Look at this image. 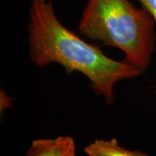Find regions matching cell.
Instances as JSON below:
<instances>
[{"mask_svg": "<svg viewBox=\"0 0 156 156\" xmlns=\"http://www.w3.org/2000/svg\"><path fill=\"white\" fill-rule=\"evenodd\" d=\"M84 153L86 156H148L140 151L124 147L115 138L95 140L84 147Z\"/></svg>", "mask_w": 156, "mask_h": 156, "instance_id": "277c9868", "label": "cell"}, {"mask_svg": "<svg viewBox=\"0 0 156 156\" xmlns=\"http://www.w3.org/2000/svg\"><path fill=\"white\" fill-rule=\"evenodd\" d=\"M29 54L38 67L57 63L68 75L82 73L95 94L108 105L115 100L117 83L140 76L142 73L126 61H116L62 25L51 0H31L30 8Z\"/></svg>", "mask_w": 156, "mask_h": 156, "instance_id": "6da1fadb", "label": "cell"}, {"mask_svg": "<svg viewBox=\"0 0 156 156\" xmlns=\"http://www.w3.org/2000/svg\"><path fill=\"white\" fill-rule=\"evenodd\" d=\"M155 20L129 0H88L78 31L103 46L116 48L124 61L145 72L155 50Z\"/></svg>", "mask_w": 156, "mask_h": 156, "instance_id": "7a4b0ae2", "label": "cell"}, {"mask_svg": "<svg viewBox=\"0 0 156 156\" xmlns=\"http://www.w3.org/2000/svg\"><path fill=\"white\" fill-rule=\"evenodd\" d=\"M142 7L146 9L154 18L156 23V0H138Z\"/></svg>", "mask_w": 156, "mask_h": 156, "instance_id": "5b68a950", "label": "cell"}, {"mask_svg": "<svg viewBox=\"0 0 156 156\" xmlns=\"http://www.w3.org/2000/svg\"><path fill=\"white\" fill-rule=\"evenodd\" d=\"M24 156H76V146L67 135L34 140Z\"/></svg>", "mask_w": 156, "mask_h": 156, "instance_id": "3957f363", "label": "cell"}, {"mask_svg": "<svg viewBox=\"0 0 156 156\" xmlns=\"http://www.w3.org/2000/svg\"><path fill=\"white\" fill-rule=\"evenodd\" d=\"M155 92H156V89H155Z\"/></svg>", "mask_w": 156, "mask_h": 156, "instance_id": "8992f818", "label": "cell"}]
</instances>
